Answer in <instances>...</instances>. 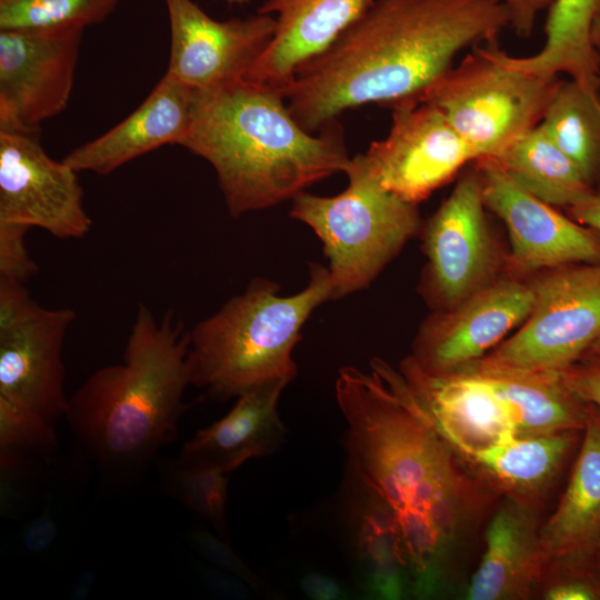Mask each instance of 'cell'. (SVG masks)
<instances>
[{"mask_svg":"<svg viewBox=\"0 0 600 600\" xmlns=\"http://www.w3.org/2000/svg\"><path fill=\"white\" fill-rule=\"evenodd\" d=\"M334 389L349 476L394 517L412 593L437 596L459 541L498 494L439 433L400 370L380 358L369 371L343 367Z\"/></svg>","mask_w":600,"mask_h":600,"instance_id":"1","label":"cell"},{"mask_svg":"<svg viewBox=\"0 0 600 600\" xmlns=\"http://www.w3.org/2000/svg\"><path fill=\"white\" fill-rule=\"evenodd\" d=\"M509 24L506 0H372L280 92L312 133L351 108L419 101L457 54L498 40Z\"/></svg>","mask_w":600,"mask_h":600,"instance_id":"2","label":"cell"},{"mask_svg":"<svg viewBox=\"0 0 600 600\" xmlns=\"http://www.w3.org/2000/svg\"><path fill=\"white\" fill-rule=\"evenodd\" d=\"M284 101L279 89L246 80L199 90L180 146L212 166L232 217L292 200L344 172L351 159L340 124L332 121L314 137Z\"/></svg>","mask_w":600,"mask_h":600,"instance_id":"3","label":"cell"},{"mask_svg":"<svg viewBox=\"0 0 600 600\" xmlns=\"http://www.w3.org/2000/svg\"><path fill=\"white\" fill-rule=\"evenodd\" d=\"M191 384L189 336L171 312L139 306L123 362L93 372L68 401L73 432L108 464L141 462L177 437Z\"/></svg>","mask_w":600,"mask_h":600,"instance_id":"4","label":"cell"},{"mask_svg":"<svg viewBox=\"0 0 600 600\" xmlns=\"http://www.w3.org/2000/svg\"><path fill=\"white\" fill-rule=\"evenodd\" d=\"M279 289L274 281L254 278L188 331L191 384L226 400L271 379L297 376L292 353L302 327L332 300L329 270L310 263L302 290L280 296Z\"/></svg>","mask_w":600,"mask_h":600,"instance_id":"5","label":"cell"},{"mask_svg":"<svg viewBox=\"0 0 600 600\" xmlns=\"http://www.w3.org/2000/svg\"><path fill=\"white\" fill-rule=\"evenodd\" d=\"M348 187L337 196L302 191L290 217L319 237L329 261L332 300L363 290L421 229L417 204L384 189L364 153L344 169Z\"/></svg>","mask_w":600,"mask_h":600,"instance_id":"6","label":"cell"},{"mask_svg":"<svg viewBox=\"0 0 600 600\" xmlns=\"http://www.w3.org/2000/svg\"><path fill=\"white\" fill-rule=\"evenodd\" d=\"M560 81L508 66L496 40L472 48L419 101L440 110L480 158H497L541 122Z\"/></svg>","mask_w":600,"mask_h":600,"instance_id":"7","label":"cell"},{"mask_svg":"<svg viewBox=\"0 0 600 600\" xmlns=\"http://www.w3.org/2000/svg\"><path fill=\"white\" fill-rule=\"evenodd\" d=\"M530 283L534 303L529 317L511 337L470 366L561 376L600 337V262L547 270Z\"/></svg>","mask_w":600,"mask_h":600,"instance_id":"8","label":"cell"},{"mask_svg":"<svg viewBox=\"0 0 600 600\" xmlns=\"http://www.w3.org/2000/svg\"><path fill=\"white\" fill-rule=\"evenodd\" d=\"M76 320L70 308H44L26 283L0 278V398L50 421L64 414L63 341Z\"/></svg>","mask_w":600,"mask_h":600,"instance_id":"9","label":"cell"},{"mask_svg":"<svg viewBox=\"0 0 600 600\" xmlns=\"http://www.w3.org/2000/svg\"><path fill=\"white\" fill-rule=\"evenodd\" d=\"M84 28L0 29V128L39 131L67 107Z\"/></svg>","mask_w":600,"mask_h":600,"instance_id":"10","label":"cell"},{"mask_svg":"<svg viewBox=\"0 0 600 600\" xmlns=\"http://www.w3.org/2000/svg\"><path fill=\"white\" fill-rule=\"evenodd\" d=\"M0 223L80 239L92 221L78 171L50 158L39 131L0 128Z\"/></svg>","mask_w":600,"mask_h":600,"instance_id":"11","label":"cell"},{"mask_svg":"<svg viewBox=\"0 0 600 600\" xmlns=\"http://www.w3.org/2000/svg\"><path fill=\"white\" fill-rule=\"evenodd\" d=\"M486 209L481 178L473 166L423 228L428 263L422 292L442 310L451 309L494 279L497 256Z\"/></svg>","mask_w":600,"mask_h":600,"instance_id":"12","label":"cell"},{"mask_svg":"<svg viewBox=\"0 0 600 600\" xmlns=\"http://www.w3.org/2000/svg\"><path fill=\"white\" fill-rule=\"evenodd\" d=\"M392 109L388 136L364 156L380 184L402 200L418 206L480 158L434 106L406 100Z\"/></svg>","mask_w":600,"mask_h":600,"instance_id":"13","label":"cell"},{"mask_svg":"<svg viewBox=\"0 0 600 600\" xmlns=\"http://www.w3.org/2000/svg\"><path fill=\"white\" fill-rule=\"evenodd\" d=\"M473 163L481 178L487 209L508 229L511 247L506 266L511 274L600 262L598 231L522 189L496 159L483 157Z\"/></svg>","mask_w":600,"mask_h":600,"instance_id":"14","label":"cell"},{"mask_svg":"<svg viewBox=\"0 0 600 600\" xmlns=\"http://www.w3.org/2000/svg\"><path fill=\"white\" fill-rule=\"evenodd\" d=\"M530 282L493 279L457 306L429 318L410 356L430 373H448L470 364L500 344L532 311Z\"/></svg>","mask_w":600,"mask_h":600,"instance_id":"15","label":"cell"},{"mask_svg":"<svg viewBox=\"0 0 600 600\" xmlns=\"http://www.w3.org/2000/svg\"><path fill=\"white\" fill-rule=\"evenodd\" d=\"M164 3L171 34L167 72L198 90L244 80L276 29L271 14L219 21L192 0Z\"/></svg>","mask_w":600,"mask_h":600,"instance_id":"16","label":"cell"},{"mask_svg":"<svg viewBox=\"0 0 600 600\" xmlns=\"http://www.w3.org/2000/svg\"><path fill=\"white\" fill-rule=\"evenodd\" d=\"M400 371L439 433L463 461L516 437L503 400L480 371L462 367L430 373L411 357L402 361Z\"/></svg>","mask_w":600,"mask_h":600,"instance_id":"17","label":"cell"},{"mask_svg":"<svg viewBox=\"0 0 600 600\" xmlns=\"http://www.w3.org/2000/svg\"><path fill=\"white\" fill-rule=\"evenodd\" d=\"M198 94V89L166 72L129 117L74 148L63 161L78 172L106 176L164 144L180 146L191 124Z\"/></svg>","mask_w":600,"mask_h":600,"instance_id":"18","label":"cell"},{"mask_svg":"<svg viewBox=\"0 0 600 600\" xmlns=\"http://www.w3.org/2000/svg\"><path fill=\"white\" fill-rule=\"evenodd\" d=\"M372 0H266L259 13L274 14L273 36L244 80L282 89L297 69L323 52Z\"/></svg>","mask_w":600,"mask_h":600,"instance_id":"19","label":"cell"},{"mask_svg":"<svg viewBox=\"0 0 600 600\" xmlns=\"http://www.w3.org/2000/svg\"><path fill=\"white\" fill-rule=\"evenodd\" d=\"M538 508L510 498L486 530V548L472 574L469 600H524L538 592L546 571Z\"/></svg>","mask_w":600,"mask_h":600,"instance_id":"20","label":"cell"},{"mask_svg":"<svg viewBox=\"0 0 600 600\" xmlns=\"http://www.w3.org/2000/svg\"><path fill=\"white\" fill-rule=\"evenodd\" d=\"M546 569L590 562L600 543V410L591 404L566 490L540 528Z\"/></svg>","mask_w":600,"mask_h":600,"instance_id":"21","label":"cell"},{"mask_svg":"<svg viewBox=\"0 0 600 600\" xmlns=\"http://www.w3.org/2000/svg\"><path fill=\"white\" fill-rule=\"evenodd\" d=\"M290 381L276 378L240 393L224 417L184 443L179 458L213 462L236 471L251 459L276 452L286 437L277 406Z\"/></svg>","mask_w":600,"mask_h":600,"instance_id":"22","label":"cell"},{"mask_svg":"<svg viewBox=\"0 0 600 600\" xmlns=\"http://www.w3.org/2000/svg\"><path fill=\"white\" fill-rule=\"evenodd\" d=\"M583 431L514 437L464 462L498 496L539 508Z\"/></svg>","mask_w":600,"mask_h":600,"instance_id":"23","label":"cell"},{"mask_svg":"<svg viewBox=\"0 0 600 600\" xmlns=\"http://www.w3.org/2000/svg\"><path fill=\"white\" fill-rule=\"evenodd\" d=\"M348 489L362 587L373 598L401 599L410 582L398 523L389 509L351 477Z\"/></svg>","mask_w":600,"mask_h":600,"instance_id":"24","label":"cell"},{"mask_svg":"<svg viewBox=\"0 0 600 600\" xmlns=\"http://www.w3.org/2000/svg\"><path fill=\"white\" fill-rule=\"evenodd\" d=\"M600 0H556L548 10L546 42L530 57H508V63L543 78L570 76L591 94H600V54L591 29Z\"/></svg>","mask_w":600,"mask_h":600,"instance_id":"25","label":"cell"},{"mask_svg":"<svg viewBox=\"0 0 600 600\" xmlns=\"http://www.w3.org/2000/svg\"><path fill=\"white\" fill-rule=\"evenodd\" d=\"M486 376L503 400L516 437H532L563 431H583L591 404L578 397L561 376L488 371Z\"/></svg>","mask_w":600,"mask_h":600,"instance_id":"26","label":"cell"},{"mask_svg":"<svg viewBox=\"0 0 600 600\" xmlns=\"http://www.w3.org/2000/svg\"><path fill=\"white\" fill-rule=\"evenodd\" d=\"M493 159L522 189L553 207L569 209L593 188L540 124Z\"/></svg>","mask_w":600,"mask_h":600,"instance_id":"27","label":"cell"},{"mask_svg":"<svg viewBox=\"0 0 600 600\" xmlns=\"http://www.w3.org/2000/svg\"><path fill=\"white\" fill-rule=\"evenodd\" d=\"M539 124L594 187L600 180V96L561 80Z\"/></svg>","mask_w":600,"mask_h":600,"instance_id":"28","label":"cell"},{"mask_svg":"<svg viewBox=\"0 0 600 600\" xmlns=\"http://www.w3.org/2000/svg\"><path fill=\"white\" fill-rule=\"evenodd\" d=\"M170 486L180 501L228 539V483L234 472L213 462L178 458L170 468Z\"/></svg>","mask_w":600,"mask_h":600,"instance_id":"29","label":"cell"},{"mask_svg":"<svg viewBox=\"0 0 600 600\" xmlns=\"http://www.w3.org/2000/svg\"><path fill=\"white\" fill-rule=\"evenodd\" d=\"M120 0H0V29L81 27L104 21Z\"/></svg>","mask_w":600,"mask_h":600,"instance_id":"30","label":"cell"},{"mask_svg":"<svg viewBox=\"0 0 600 600\" xmlns=\"http://www.w3.org/2000/svg\"><path fill=\"white\" fill-rule=\"evenodd\" d=\"M56 446L52 421L32 409L0 398V452L49 453Z\"/></svg>","mask_w":600,"mask_h":600,"instance_id":"31","label":"cell"},{"mask_svg":"<svg viewBox=\"0 0 600 600\" xmlns=\"http://www.w3.org/2000/svg\"><path fill=\"white\" fill-rule=\"evenodd\" d=\"M538 592L547 600H600V578L594 559L548 567Z\"/></svg>","mask_w":600,"mask_h":600,"instance_id":"32","label":"cell"},{"mask_svg":"<svg viewBox=\"0 0 600 600\" xmlns=\"http://www.w3.org/2000/svg\"><path fill=\"white\" fill-rule=\"evenodd\" d=\"M191 540L200 554L213 567L240 578L250 588L263 589L262 580L230 547L227 539L196 527L191 530Z\"/></svg>","mask_w":600,"mask_h":600,"instance_id":"33","label":"cell"},{"mask_svg":"<svg viewBox=\"0 0 600 600\" xmlns=\"http://www.w3.org/2000/svg\"><path fill=\"white\" fill-rule=\"evenodd\" d=\"M29 229L22 226L0 223V278L28 282L38 272L26 246V233Z\"/></svg>","mask_w":600,"mask_h":600,"instance_id":"34","label":"cell"},{"mask_svg":"<svg viewBox=\"0 0 600 600\" xmlns=\"http://www.w3.org/2000/svg\"><path fill=\"white\" fill-rule=\"evenodd\" d=\"M567 387L600 410V356L586 353L562 374Z\"/></svg>","mask_w":600,"mask_h":600,"instance_id":"35","label":"cell"},{"mask_svg":"<svg viewBox=\"0 0 600 600\" xmlns=\"http://www.w3.org/2000/svg\"><path fill=\"white\" fill-rule=\"evenodd\" d=\"M556 0H506L510 11L509 27L520 38H528L534 28L538 14L549 10Z\"/></svg>","mask_w":600,"mask_h":600,"instance_id":"36","label":"cell"},{"mask_svg":"<svg viewBox=\"0 0 600 600\" xmlns=\"http://www.w3.org/2000/svg\"><path fill=\"white\" fill-rule=\"evenodd\" d=\"M208 589L219 598L243 600L248 599V584L240 578L222 570H208L203 576Z\"/></svg>","mask_w":600,"mask_h":600,"instance_id":"37","label":"cell"},{"mask_svg":"<svg viewBox=\"0 0 600 600\" xmlns=\"http://www.w3.org/2000/svg\"><path fill=\"white\" fill-rule=\"evenodd\" d=\"M303 593L316 600H337L344 597L341 586L328 576L319 572L307 573L300 581Z\"/></svg>","mask_w":600,"mask_h":600,"instance_id":"38","label":"cell"},{"mask_svg":"<svg viewBox=\"0 0 600 600\" xmlns=\"http://www.w3.org/2000/svg\"><path fill=\"white\" fill-rule=\"evenodd\" d=\"M570 216L579 223L600 233V186L569 208Z\"/></svg>","mask_w":600,"mask_h":600,"instance_id":"39","label":"cell"},{"mask_svg":"<svg viewBox=\"0 0 600 600\" xmlns=\"http://www.w3.org/2000/svg\"><path fill=\"white\" fill-rule=\"evenodd\" d=\"M56 536V526L48 517L33 521L24 531L23 542L31 551H41Z\"/></svg>","mask_w":600,"mask_h":600,"instance_id":"40","label":"cell"},{"mask_svg":"<svg viewBox=\"0 0 600 600\" xmlns=\"http://www.w3.org/2000/svg\"><path fill=\"white\" fill-rule=\"evenodd\" d=\"M591 40L594 48L599 51L600 50V6L592 23Z\"/></svg>","mask_w":600,"mask_h":600,"instance_id":"41","label":"cell"},{"mask_svg":"<svg viewBox=\"0 0 600 600\" xmlns=\"http://www.w3.org/2000/svg\"><path fill=\"white\" fill-rule=\"evenodd\" d=\"M90 580L91 578L81 579V582L78 584V587H76V592H74L76 598L84 597L86 594L84 589L90 588L91 586Z\"/></svg>","mask_w":600,"mask_h":600,"instance_id":"42","label":"cell"},{"mask_svg":"<svg viewBox=\"0 0 600 600\" xmlns=\"http://www.w3.org/2000/svg\"><path fill=\"white\" fill-rule=\"evenodd\" d=\"M587 353H594L600 356V337L593 342Z\"/></svg>","mask_w":600,"mask_h":600,"instance_id":"43","label":"cell"},{"mask_svg":"<svg viewBox=\"0 0 600 600\" xmlns=\"http://www.w3.org/2000/svg\"><path fill=\"white\" fill-rule=\"evenodd\" d=\"M594 566L600 578V543L594 553Z\"/></svg>","mask_w":600,"mask_h":600,"instance_id":"44","label":"cell"},{"mask_svg":"<svg viewBox=\"0 0 600 600\" xmlns=\"http://www.w3.org/2000/svg\"><path fill=\"white\" fill-rule=\"evenodd\" d=\"M226 1H228V2H237L238 3V2H244L247 0H226Z\"/></svg>","mask_w":600,"mask_h":600,"instance_id":"45","label":"cell"}]
</instances>
